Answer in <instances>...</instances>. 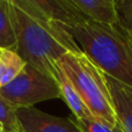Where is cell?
Listing matches in <instances>:
<instances>
[{
	"mask_svg": "<svg viewBox=\"0 0 132 132\" xmlns=\"http://www.w3.org/2000/svg\"><path fill=\"white\" fill-rule=\"evenodd\" d=\"M16 49L27 64L53 77L55 65L68 52H82L64 24L48 20L31 0H11Z\"/></svg>",
	"mask_w": 132,
	"mask_h": 132,
	"instance_id": "obj_1",
	"label": "cell"
},
{
	"mask_svg": "<svg viewBox=\"0 0 132 132\" xmlns=\"http://www.w3.org/2000/svg\"><path fill=\"white\" fill-rule=\"evenodd\" d=\"M64 27L94 64L132 89V39L118 26L86 20Z\"/></svg>",
	"mask_w": 132,
	"mask_h": 132,
	"instance_id": "obj_2",
	"label": "cell"
},
{
	"mask_svg": "<svg viewBox=\"0 0 132 132\" xmlns=\"http://www.w3.org/2000/svg\"><path fill=\"white\" fill-rule=\"evenodd\" d=\"M94 117L119 126L105 73L84 52H68L57 62Z\"/></svg>",
	"mask_w": 132,
	"mask_h": 132,
	"instance_id": "obj_3",
	"label": "cell"
},
{
	"mask_svg": "<svg viewBox=\"0 0 132 132\" xmlns=\"http://www.w3.org/2000/svg\"><path fill=\"white\" fill-rule=\"evenodd\" d=\"M0 96L15 108L34 107L43 101L62 98L55 77L27 64L12 82L0 88Z\"/></svg>",
	"mask_w": 132,
	"mask_h": 132,
	"instance_id": "obj_4",
	"label": "cell"
},
{
	"mask_svg": "<svg viewBox=\"0 0 132 132\" xmlns=\"http://www.w3.org/2000/svg\"><path fill=\"white\" fill-rule=\"evenodd\" d=\"M20 132H81L73 117H57L35 107L16 108Z\"/></svg>",
	"mask_w": 132,
	"mask_h": 132,
	"instance_id": "obj_5",
	"label": "cell"
},
{
	"mask_svg": "<svg viewBox=\"0 0 132 132\" xmlns=\"http://www.w3.org/2000/svg\"><path fill=\"white\" fill-rule=\"evenodd\" d=\"M36 9L48 20L71 26L88 19L72 0H31Z\"/></svg>",
	"mask_w": 132,
	"mask_h": 132,
	"instance_id": "obj_6",
	"label": "cell"
},
{
	"mask_svg": "<svg viewBox=\"0 0 132 132\" xmlns=\"http://www.w3.org/2000/svg\"><path fill=\"white\" fill-rule=\"evenodd\" d=\"M117 121L123 132H132V89L105 74Z\"/></svg>",
	"mask_w": 132,
	"mask_h": 132,
	"instance_id": "obj_7",
	"label": "cell"
},
{
	"mask_svg": "<svg viewBox=\"0 0 132 132\" xmlns=\"http://www.w3.org/2000/svg\"><path fill=\"white\" fill-rule=\"evenodd\" d=\"M88 20L107 26L118 23L116 0H72Z\"/></svg>",
	"mask_w": 132,
	"mask_h": 132,
	"instance_id": "obj_8",
	"label": "cell"
},
{
	"mask_svg": "<svg viewBox=\"0 0 132 132\" xmlns=\"http://www.w3.org/2000/svg\"><path fill=\"white\" fill-rule=\"evenodd\" d=\"M53 77L56 78V80H57V82H58L62 98L65 101V103L71 109V111H72V114H73V117L77 119H86V118L93 117L92 112L89 111V109L86 107V104H85L84 101H82L81 97L79 96L78 92L75 90L73 85L70 82V80L67 79V77H66L65 73L62 71V68L58 66L57 63H56V65H55Z\"/></svg>",
	"mask_w": 132,
	"mask_h": 132,
	"instance_id": "obj_9",
	"label": "cell"
},
{
	"mask_svg": "<svg viewBox=\"0 0 132 132\" xmlns=\"http://www.w3.org/2000/svg\"><path fill=\"white\" fill-rule=\"evenodd\" d=\"M16 49V32L11 0H0V50Z\"/></svg>",
	"mask_w": 132,
	"mask_h": 132,
	"instance_id": "obj_10",
	"label": "cell"
},
{
	"mask_svg": "<svg viewBox=\"0 0 132 132\" xmlns=\"http://www.w3.org/2000/svg\"><path fill=\"white\" fill-rule=\"evenodd\" d=\"M27 63L15 50H0V88L12 82L24 68Z\"/></svg>",
	"mask_w": 132,
	"mask_h": 132,
	"instance_id": "obj_11",
	"label": "cell"
},
{
	"mask_svg": "<svg viewBox=\"0 0 132 132\" xmlns=\"http://www.w3.org/2000/svg\"><path fill=\"white\" fill-rule=\"evenodd\" d=\"M0 124L5 132H19L20 125L16 117V108L0 96Z\"/></svg>",
	"mask_w": 132,
	"mask_h": 132,
	"instance_id": "obj_12",
	"label": "cell"
},
{
	"mask_svg": "<svg viewBox=\"0 0 132 132\" xmlns=\"http://www.w3.org/2000/svg\"><path fill=\"white\" fill-rule=\"evenodd\" d=\"M73 121L81 130V132H123L121 126L115 128L94 116L86 119H77L73 117Z\"/></svg>",
	"mask_w": 132,
	"mask_h": 132,
	"instance_id": "obj_13",
	"label": "cell"
},
{
	"mask_svg": "<svg viewBox=\"0 0 132 132\" xmlns=\"http://www.w3.org/2000/svg\"><path fill=\"white\" fill-rule=\"evenodd\" d=\"M116 9L118 16L117 26L132 36V0H117Z\"/></svg>",
	"mask_w": 132,
	"mask_h": 132,
	"instance_id": "obj_14",
	"label": "cell"
},
{
	"mask_svg": "<svg viewBox=\"0 0 132 132\" xmlns=\"http://www.w3.org/2000/svg\"><path fill=\"white\" fill-rule=\"evenodd\" d=\"M0 132H5V130H4V126L0 124Z\"/></svg>",
	"mask_w": 132,
	"mask_h": 132,
	"instance_id": "obj_15",
	"label": "cell"
},
{
	"mask_svg": "<svg viewBox=\"0 0 132 132\" xmlns=\"http://www.w3.org/2000/svg\"><path fill=\"white\" fill-rule=\"evenodd\" d=\"M19 132H20V131H19Z\"/></svg>",
	"mask_w": 132,
	"mask_h": 132,
	"instance_id": "obj_16",
	"label": "cell"
}]
</instances>
